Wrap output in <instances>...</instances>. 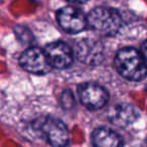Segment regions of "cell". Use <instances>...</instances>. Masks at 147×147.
I'll use <instances>...</instances> for the list:
<instances>
[{
    "label": "cell",
    "mask_w": 147,
    "mask_h": 147,
    "mask_svg": "<svg viewBox=\"0 0 147 147\" xmlns=\"http://www.w3.org/2000/svg\"><path fill=\"white\" fill-rule=\"evenodd\" d=\"M92 141L95 147H123L122 138L109 128L101 127L93 132Z\"/></svg>",
    "instance_id": "10"
},
{
    "label": "cell",
    "mask_w": 147,
    "mask_h": 147,
    "mask_svg": "<svg viewBox=\"0 0 147 147\" xmlns=\"http://www.w3.org/2000/svg\"><path fill=\"white\" fill-rule=\"evenodd\" d=\"M141 51H142V55L144 57V59L147 61V39L143 42L142 47H141Z\"/></svg>",
    "instance_id": "13"
},
{
    "label": "cell",
    "mask_w": 147,
    "mask_h": 147,
    "mask_svg": "<svg viewBox=\"0 0 147 147\" xmlns=\"http://www.w3.org/2000/svg\"><path fill=\"white\" fill-rule=\"evenodd\" d=\"M69 1H73V2H77V3H85L88 0H69Z\"/></svg>",
    "instance_id": "14"
},
{
    "label": "cell",
    "mask_w": 147,
    "mask_h": 147,
    "mask_svg": "<svg viewBox=\"0 0 147 147\" xmlns=\"http://www.w3.org/2000/svg\"><path fill=\"white\" fill-rule=\"evenodd\" d=\"M57 20L61 27L69 33H78L83 31L88 25L87 16L73 6H65L57 12Z\"/></svg>",
    "instance_id": "4"
},
{
    "label": "cell",
    "mask_w": 147,
    "mask_h": 147,
    "mask_svg": "<svg viewBox=\"0 0 147 147\" xmlns=\"http://www.w3.org/2000/svg\"><path fill=\"white\" fill-rule=\"evenodd\" d=\"M15 33H16L17 38L22 41V42H29V40H30L31 37H32L30 31L27 28L22 27V26H17L16 28H15Z\"/></svg>",
    "instance_id": "12"
},
{
    "label": "cell",
    "mask_w": 147,
    "mask_h": 147,
    "mask_svg": "<svg viewBox=\"0 0 147 147\" xmlns=\"http://www.w3.org/2000/svg\"><path fill=\"white\" fill-rule=\"evenodd\" d=\"M32 128L51 146L65 147L69 144V133L65 124L53 116L38 118L32 123Z\"/></svg>",
    "instance_id": "2"
},
{
    "label": "cell",
    "mask_w": 147,
    "mask_h": 147,
    "mask_svg": "<svg viewBox=\"0 0 147 147\" xmlns=\"http://www.w3.org/2000/svg\"><path fill=\"white\" fill-rule=\"evenodd\" d=\"M75 51L79 61L86 65H98L104 59V49L102 43L94 39L86 38L79 41Z\"/></svg>",
    "instance_id": "8"
},
{
    "label": "cell",
    "mask_w": 147,
    "mask_h": 147,
    "mask_svg": "<svg viewBox=\"0 0 147 147\" xmlns=\"http://www.w3.org/2000/svg\"><path fill=\"white\" fill-rule=\"evenodd\" d=\"M45 53L51 67L63 69L69 67L73 63V51L63 41H55L47 45Z\"/></svg>",
    "instance_id": "7"
},
{
    "label": "cell",
    "mask_w": 147,
    "mask_h": 147,
    "mask_svg": "<svg viewBox=\"0 0 147 147\" xmlns=\"http://www.w3.org/2000/svg\"><path fill=\"white\" fill-rule=\"evenodd\" d=\"M61 103L63 108L69 110L75 106V98H74V95L71 91L65 90L63 92L61 97Z\"/></svg>",
    "instance_id": "11"
},
{
    "label": "cell",
    "mask_w": 147,
    "mask_h": 147,
    "mask_svg": "<svg viewBox=\"0 0 147 147\" xmlns=\"http://www.w3.org/2000/svg\"><path fill=\"white\" fill-rule=\"evenodd\" d=\"M19 63L25 71L35 75H45L51 69L45 51L38 47H29L23 51Z\"/></svg>",
    "instance_id": "6"
},
{
    "label": "cell",
    "mask_w": 147,
    "mask_h": 147,
    "mask_svg": "<svg viewBox=\"0 0 147 147\" xmlns=\"http://www.w3.org/2000/svg\"><path fill=\"white\" fill-rule=\"evenodd\" d=\"M115 65L122 77L129 81H141L147 75L145 59L133 47H124L117 53Z\"/></svg>",
    "instance_id": "1"
},
{
    "label": "cell",
    "mask_w": 147,
    "mask_h": 147,
    "mask_svg": "<svg viewBox=\"0 0 147 147\" xmlns=\"http://www.w3.org/2000/svg\"><path fill=\"white\" fill-rule=\"evenodd\" d=\"M88 25L105 36L114 35L120 30L122 18L117 10L108 7L94 8L87 16Z\"/></svg>",
    "instance_id": "3"
},
{
    "label": "cell",
    "mask_w": 147,
    "mask_h": 147,
    "mask_svg": "<svg viewBox=\"0 0 147 147\" xmlns=\"http://www.w3.org/2000/svg\"><path fill=\"white\" fill-rule=\"evenodd\" d=\"M139 117V111L128 103H121L113 106L108 111V118L117 127H127L134 123Z\"/></svg>",
    "instance_id": "9"
},
{
    "label": "cell",
    "mask_w": 147,
    "mask_h": 147,
    "mask_svg": "<svg viewBox=\"0 0 147 147\" xmlns=\"http://www.w3.org/2000/svg\"><path fill=\"white\" fill-rule=\"evenodd\" d=\"M79 97L86 108L98 110L107 104L109 100L108 92L100 85L95 83H84L79 87Z\"/></svg>",
    "instance_id": "5"
}]
</instances>
